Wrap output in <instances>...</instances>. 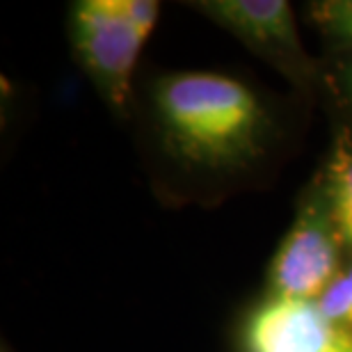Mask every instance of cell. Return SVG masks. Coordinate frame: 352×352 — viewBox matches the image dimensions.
Instances as JSON below:
<instances>
[{
	"label": "cell",
	"instance_id": "cell-1",
	"mask_svg": "<svg viewBox=\"0 0 352 352\" xmlns=\"http://www.w3.org/2000/svg\"><path fill=\"white\" fill-rule=\"evenodd\" d=\"M153 110L167 151L204 170H236L258 158L267 112L245 82L210 72H181L160 78Z\"/></svg>",
	"mask_w": 352,
	"mask_h": 352
},
{
	"label": "cell",
	"instance_id": "cell-2",
	"mask_svg": "<svg viewBox=\"0 0 352 352\" xmlns=\"http://www.w3.org/2000/svg\"><path fill=\"white\" fill-rule=\"evenodd\" d=\"M153 0H78L69 12L74 55L98 96L115 112L131 101L140 53L158 25Z\"/></svg>",
	"mask_w": 352,
	"mask_h": 352
},
{
	"label": "cell",
	"instance_id": "cell-3",
	"mask_svg": "<svg viewBox=\"0 0 352 352\" xmlns=\"http://www.w3.org/2000/svg\"><path fill=\"white\" fill-rule=\"evenodd\" d=\"M341 236L322 174L307 190L305 201L281 241L267 270V295L316 302L341 267Z\"/></svg>",
	"mask_w": 352,
	"mask_h": 352
},
{
	"label": "cell",
	"instance_id": "cell-4",
	"mask_svg": "<svg viewBox=\"0 0 352 352\" xmlns=\"http://www.w3.org/2000/svg\"><path fill=\"white\" fill-rule=\"evenodd\" d=\"M195 12L208 16L284 74L295 85L309 87L318 80L320 67L302 46L291 3L286 0H201Z\"/></svg>",
	"mask_w": 352,
	"mask_h": 352
},
{
	"label": "cell",
	"instance_id": "cell-5",
	"mask_svg": "<svg viewBox=\"0 0 352 352\" xmlns=\"http://www.w3.org/2000/svg\"><path fill=\"white\" fill-rule=\"evenodd\" d=\"M346 334L318 302L267 295L245 320L243 352H339Z\"/></svg>",
	"mask_w": 352,
	"mask_h": 352
},
{
	"label": "cell",
	"instance_id": "cell-6",
	"mask_svg": "<svg viewBox=\"0 0 352 352\" xmlns=\"http://www.w3.org/2000/svg\"><path fill=\"white\" fill-rule=\"evenodd\" d=\"M320 174L325 181L341 243L343 248L352 250V133L348 129L336 133L325 170Z\"/></svg>",
	"mask_w": 352,
	"mask_h": 352
},
{
	"label": "cell",
	"instance_id": "cell-7",
	"mask_svg": "<svg viewBox=\"0 0 352 352\" xmlns=\"http://www.w3.org/2000/svg\"><path fill=\"white\" fill-rule=\"evenodd\" d=\"M316 28L336 44L352 48V0H322L309 5Z\"/></svg>",
	"mask_w": 352,
	"mask_h": 352
},
{
	"label": "cell",
	"instance_id": "cell-8",
	"mask_svg": "<svg viewBox=\"0 0 352 352\" xmlns=\"http://www.w3.org/2000/svg\"><path fill=\"white\" fill-rule=\"evenodd\" d=\"M316 302L332 325L352 332V261L336 274L334 281Z\"/></svg>",
	"mask_w": 352,
	"mask_h": 352
},
{
	"label": "cell",
	"instance_id": "cell-9",
	"mask_svg": "<svg viewBox=\"0 0 352 352\" xmlns=\"http://www.w3.org/2000/svg\"><path fill=\"white\" fill-rule=\"evenodd\" d=\"M334 82L339 87L341 96L352 105V55L348 60H343L334 72Z\"/></svg>",
	"mask_w": 352,
	"mask_h": 352
},
{
	"label": "cell",
	"instance_id": "cell-10",
	"mask_svg": "<svg viewBox=\"0 0 352 352\" xmlns=\"http://www.w3.org/2000/svg\"><path fill=\"white\" fill-rule=\"evenodd\" d=\"M339 352H352V332L346 334V341H343V346H341Z\"/></svg>",
	"mask_w": 352,
	"mask_h": 352
}]
</instances>
